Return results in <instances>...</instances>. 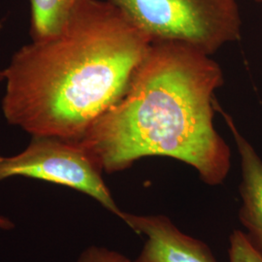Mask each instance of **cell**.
I'll use <instances>...</instances> for the list:
<instances>
[{"mask_svg": "<svg viewBox=\"0 0 262 262\" xmlns=\"http://www.w3.org/2000/svg\"><path fill=\"white\" fill-rule=\"evenodd\" d=\"M0 28H1V23H0ZM4 79H5L4 70H0V82H4Z\"/></svg>", "mask_w": 262, "mask_h": 262, "instance_id": "cell-11", "label": "cell"}, {"mask_svg": "<svg viewBox=\"0 0 262 262\" xmlns=\"http://www.w3.org/2000/svg\"><path fill=\"white\" fill-rule=\"evenodd\" d=\"M224 83L211 56L183 43L151 42L126 92L77 142L108 174L167 157L219 186L231 159L214 125L215 93Z\"/></svg>", "mask_w": 262, "mask_h": 262, "instance_id": "cell-2", "label": "cell"}, {"mask_svg": "<svg viewBox=\"0 0 262 262\" xmlns=\"http://www.w3.org/2000/svg\"><path fill=\"white\" fill-rule=\"evenodd\" d=\"M122 221L146 241L132 262H217L206 244L182 232L167 216L124 213Z\"/></svg>", "mask_w": 262, "mask_h": 262, "instance_id": "cell-5", "label": "cell"}, {"mask_svg": "<svg viewBox=\"0 0 262 262\" xmlns=\"http://www.w3.org/2000/svg\"><path fill=\"white\" fill-rule=\"evenodd\" d=\"M254 1H256V2H258V3H262V0H254Z\"/></svg>", "mask_w": 262, "mask_h": 262, "instance_id": "cell-12", "label": "cell"}, {"mask_svg": "<svg viewBox=\"0 0 262 262\" xmlns=\"http://www.w3.org/2000/svg\"><path fill=\"white\" fill-rule=\"evenodd\" d=\"M103 171L77 141L32 136L28 147L14 156H0V182L15 177L36 179L86 194L122 220L106 186Z\"/></svg>", "mask_w": 262, "mask_h": 262, "instance_id": "cell-4", "label": "cell"}, {"mask_svg": "<svg viewBox=\"0 0 262 262\" xmlns=\"http://www.w3.org/2000/svg\"><path fill=\"white\" fill-rule=\"evenodd\" d=\"M151 41L107 0H79L62 28L15 53L2 112L31 136L79 141L126 92Z\"/></svg>", "mask_w": 262, "mask_h": 262, "instance_id": "cell-1", "label": "cell"}, {"mask_svg": "<svg viewBox=\"0 0 262 262\" xmlns=\"http://www.w3.org/2000/svg\"><path fill=\"white\" fill-rule=\"evenodd\" d=\"M215 111L221 113L233 135L241 162V184L239 192L242 205L239 219L247 229L249 241L262 255V159L253 145L236 126L232 117L215 100Z\"/></svg>", "mask_w": 262, "mask_h": 262, "instance_id": "cell-6", "label": "cell"}, {"mask_svg": "<svg viewBox=\"0 0 262 262\" xmlns=\"http://www.w3.org/2000/svg\"><path fill=\"white\" fill-rule=\"evenodd\" d=\"M151 42H178L212 56L242 35L237 0H107Z\"/></svg>", "mask_w": 262, "mask_h": 262, "instance_id": "cell-3", "label": "cell"}, {"mask_svg": "<svg viewBox=\"0 0 262 262\" xmlns=\"http://www.w3.org/2000/svg\"><path fill=\"white\" fill-rule=\"evenodd\" d=\"M79 0H30V37L36 41L56 34Z\"/></svg>", "mask_w": 262, "mask_h": 262, "instance_id": "cell-7", "label": "cell"}, {"mask_svg": "<svg viewBox=\"0 0 262 262\" xmlns=\"http://www.w3.org/2000/svg\"><path fill=\"white\" fill-rule=\"evenodd\" d=\"M228 254L229 262H262L261 254L240 230H234L229 237Z\"/></svg>", "mask_w": 262, "mask_h": 262, "instance_id": "cell-8", "label": "cell"}, {"mask_svg": "<svg viewBox=\"0 0 262 262\" xmlns=\"http://www.w3.org/2000/svg\"><path fill=\"white\" fill-rule=\"evenodd\" d=\"M77 262H132L122 253L105 247L91 246L80 254Z\"/></svg>", "mask_w": 262, "mask_h": 262, "instance_id": "cell-9", "label": "cell"}, {"mask_svg": "<svg viewBox=\"0 0 262 262\" xmlns=\"http://www.w3.org/2000/svg\"><path fill=\"white\" fill-rule=\"evenodd\" d=\"M15 223L8 216L0 215V229L4 231H10L15 228Z\"/></svg>", "mask_w": 262, "mask_h": 262, "instance_id": "cell-10", "label": "cell"}]
</instances>
